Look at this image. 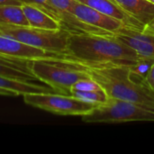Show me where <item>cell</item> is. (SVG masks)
Masks as SVG:
<instances>
[{
	"mask_svg": "<svg viewBox=\"0 0 154 154\" xmlns=\"http://www.w3.org/2000/svg\"><path fill=\"white\" fill-rule=\"evenodd\" d=\"M0 88L6 89L16 93L18 96H23L30 93H48L54 90L48 85H40L36 82L23 81L15 79L0 75Z\"/></svg>",
	"mask_w": 154,
	"mask_h": 154,
	"instance_id": "cell-14",
	"label": "cell"
},
{
	"mask_svg": "<svg viewBox=\"0 0 154 154\" xmlns=\"http://www.w3.org/2000/svg\"><path fill=\"white\" fill-rule=\"evenodd\" d=\"M124 43L133 49L142 60L154 61V32L144 28H136L124 24L115 33Z\"/></svg>",
	"mask_w": 154,
	"mask_h": 154,
	"instance_id": "cell-7",
	"label": "cell"
},
{
	"mask_svg": "<svg viewBox=\"0 0 154 154\" xmlns=\"http://www.w3.org/2000/svg\"><path fill=\"white\" fill-rule=\"evenodd\" d=\"M0 33L14 38L27 45L50 52L67 54V46L70 32L65 29L46 30L18 25L0 24Z\"/></svg>",
	"mask_w": 154,
	"mask_h": 154,
	"instance_id": "cell-4",
	"label": "cell"
},
{
	"mask_svg": "<svg viewBox=\"0 0 154 154\" xmlns=\"http://www.w3.org/2000/svg\"><path fill=\"white\" fill-rule=\"evenodd\" d=\"M130 16L146 26L154 19V4L149 0H113Z\"/></svg>",
	"mask_w": 154,
	"mask_h": 154,
	"instance_id": "cell-12",
	"label": "cell"
},
{
	"mask_svg": "<svg viewBox=\"0 0 154 154\" xmlns=\"http://www.w3.org/2000/svg\"><path fill=\"white\" fill-rule=\"evenodd\" d=\"M0 54L8 57L26 59V60L70 58L69 54L46 51L44 50L27 45L14 38L3 35L1 33H0Z\"/></svg>",
	"mask_w": 154,
	"mask_h": 154,
	"instance_id": "cell-8",
	"label": "cell"
},
{
	"mask_svg": "<svg viewBox=\"0 0 154 154\" xmlns=\"http://www.w3.org/2000/svg\"><path fill=\"white\" fill-rule=\"evenodd\" d=\"M22 7L29 26L46 30H58L61 28L60 23L56 19L41 8L27 3H24Z\"/></svg>",
	"mask_w": 154,
	"mask_h": 154,
	"instance_id": "cell-13",
	"label": "cell"
},
{
	"mask_svg": "<svg viewBox=\"0 0 154 154\" xmlns=\"http://www.w3.org/2000/svg\"><path fill=\"white\" fill-rule=\"evenodd\" d=\"M25 3L27 4H31V5H33L39 8H41L42 10H43L44 12H46L47 14H49L51 17H53L54 19H56L58 22V17H57V14L54 11V9L49 4V0H24ZM60 23V22H59Z\"/></svg>",
	"mask_w": 154,
	"mask_h": 154,
	"instance_id": "cell-18",
	"label": "cell"
},
{
	"mask_svg": "<svg viewBox=\"0 0 154 154\" xmlns=\"http://www.w3.org/2000/svg\"><path fill=\"white\" fill-rule=\"evenodd\" d=\"M24 0H0V5H23Z\"/></svg>",
	"mask_w": 154,
	"mask_h": 154,
	"instance_id": "cell-20",
	"label": "cell"
},
{
	"mask_svg": "<svg viewBox=\"0 0 154 154\" xmlns=\"http://www.w3.org/2000/svg\"><path fill=\"white\" fill-rule=\"evenodd\" d=\"M70 95L81 100H85L97 105L104 104L108 100V96L103 88L97 89V90H86V91L71 89Z\"/></svg>",
	"mask_w": 154,
	"mask_h": 154,
	"instance_id": "cell-16",
	"label": "cell"
},
{
	"mask_svg": "<svg viewBox=\"0 0 154 154\" xmlns=\"http://www.w3.org/2000/svg\"><path fill=\"white\" fill-rule=\"evenodd\" d=\"M149 1H150V0H149Z\"/></svg>",
	"mask_w": 154,
	"mask_h": 154,
	"instance_id": "cell-24",
	"label": "cell"
},
{
	"mask_svg": "<svg viewBox=\"0 0 154 154\" xmlns=\"http://www.w3.org/2000/svg\"><path fill=\"white\" fill-rule=\"evenodd\" d=\"M77 1L89 7H92L99 12H102L109 16L116 18L122 21L125 25H129V26H133L136 28L145 27L136 19L130 16L113 0H77Z\"/></svg>",
	"mask_w": 154,
	"mask_h": 154,
	"instance_id": "cell-11",
	"label": "cell"
},
{
	"mask_svg": "<svg viewBox=\"0 0 154 154\" xmlns=\"http://www.w3.org/2000/svg\"><path fill=\"white\" fill-rule=\"evenodd\" d=\"M102 88L93 79L88 78V79H81L79 81H78L76 84L73 85V87L71 88V89H76V90H97V89H100Z\"/></svg>",
	"mask_w": 154,
	"mask_h": 154,
	"instance_id": "cell-17",
	"label": "cell"
},
{
	"mask_svg": "<svg viewBox=\"0 0 154 154\" xmlns=\"http://www.w3.org/2000/svg\"><path fill=\"white\" fill-rule=\"evenodd\" d=\"M144 79H145V82L148 85V87L154 93V61L150 66L149 69L147 70V72L144 76Z\"/></svg>",
	"mask_w": 154,
	"mask_h": 154,
	"instance_id": "cell-19",
	"label": "cell"
},
{
	"mask_svg": "<svg viewBox=\"0 0 154 154\" xmlns=\"http://www.w3.org/2000/svg\"><path fill=\"white\" fill-rule=\"evenodd\" d=\"M79 63L90 78L106 91L108 97L132 102L154 111V93L144 79L141 81L140 79H134L135 71L131 67Z\"/></svg>",
	"mask_w": 154,
	"mask_h": 154,
	"instance_id": "cell-2",
	"label": "cell"
},
{
	"mask_svg": "<svg viewBox=\"0 0 154 154\" xmlns=\"http://www.w3.org/2000/svg\"><path fill=\"white\" fill-rule=\"evenodd\" d=\"M0 96H6V97H17L18 95L13 91L10 90H6V89H3L0 88Z\"/></svg>",
	"mask_w": 154,
	"mask_h": 154,
	"instance_id": "cell-21",
	"label": "cell"
},
{
	"mask_svg": "<svg viewBox=\"0 0 154 154\" xmlns=\"http://www.w3.org/2000/svg\"><path fill=\"white\" fill-rule=\"evenodd\" d=\"M150 1H151L152 3H153V4H154V0H150Z\"/></svg>",
	"mask_w": 154,
	"mask_h": 154,
	"instance_id": "cell-23",
	"label": "cell"
},
{
	"mask_svg": "<svg viewBox=\"0 0 154 154\" xmlns=\"http://www.w3.org/2000/svg\"><path fill=\"white\" fill-rule=\"evenodd\" d=\"M67 54L72 59L88 65H123L140 73L141 68L152 65L114 33H70Z\"/></svg>",
	"mask_w": 154,
	"mask_h": 154,
	"instance_id": "cell-1",
	"label": "cell"
},
{
	"mask_svg": "<svg viewBox=\"0 0 154 154\" xmlns=\"http://www.w3.org/2000/svg\"><path fill=\"white\" fill-rule=\"evenodd\" d=\"M145 29H147V30H149V31L153 32H154V19L153 20H152V21L145 26Z\"/></svg>",
	"mask_w": 154,
	"mask_h": 154,
	"instance_id": "cell-22",
	"label": "cell"
},
{
	"mask_svg": "<svg viewBox=\"0 0 154 154\" xmlns=\"http://www.w3.org/2000/svg\"><path fill=\"white\" fill-rule=\"evenodd\" d=\"M31 68L41 82L50 86L54 92L60 94L70 95L74 84L90 78L81 64L71 57L32 60Z\"/></svg>",
	"mask_w": 154,
	"mask_h": 154,
	"instance_id": "cell-3",
	"label": "cell"
},
{
	"mask_svg": "<svg viewBox=\"0 0 154 154\" xmlns=\"http://www.w3.org/2000/svg\"><path fill=\"white\" fill-rule=\"evenodd\" d=\"M82 117L86 123L120 124L134 121H153L154 111L137 104L108 97V100L98 105L92 112Z\"/></svg>",
	"mask_w": 154,
	"mask_h": 154,
	"instance_id": "cell-5",
	"label": "cell"
},
{
	"mask_svg": "<svg viewBox=\"0 0 154 154\" xmlns=\"http://www.w3.org/2000/svg\"><path fill=\"white\" fill-rule=\"evenodd\" d=\"M23 101L33 107L60 116H83L92 112L98 105L77 98L71 95L56 92L30 93L23 96Z\"/></svg>",
	"mask_w": 154,
	"mask_h": 154,
	"instance_id": "cell-6",
	"label": "cell"
},
{
	"mask_svg": "<svg viewBox=\"0 0 154 154\" xmlns=\"http://www.w3.org/2000/svg\"><path fill=\"white\" fill-rule=\"evenodd\" d=\"M71 11L80 21L107 32L115 33L125 24L122 21L89 7L77 0L74 1Z\"/></svg>",
	"mask_w": 154,
	"mask_h": 154,
	"instance_id": "cell-9",
	"label": "cell"
},
{
	"mask_svg": "<svg viewBox=\"0 0 154 154\" xmlns=\"http://www.w3.org/2000/svg\"><path fill=\"white\" fill-rule=\"evenodd\" d=\"M0 24L5 25H29L22 5H0Z\"/></svg>",
	"mask_w": 154,
	"mask_h": 154,
	"instance_id": "cell-15",
	"label": "cell"
},
{
	"mask_svg": "<svg viewBox=\"0 0 154 154\" xmlns=\"http://www.w3.org/2000/svg\"><path fill=\"white\" fill-rule=\"evenodd\" d=\"M32 60L0 54V75L23 81L38 83L40 80L32 71Z\"/></svg>",
	"mask_w": 154,
	"mask_h": 154,
	"instance_id": "cell-10",
	"label": "cell"
}]
</instances>
